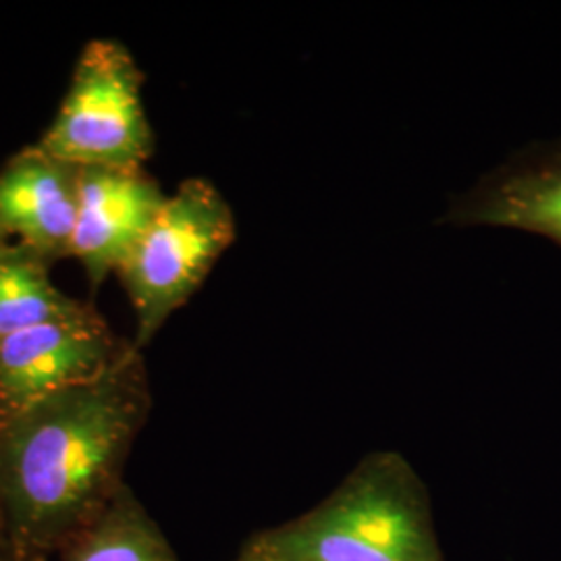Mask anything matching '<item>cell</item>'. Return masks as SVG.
Instances as JSON below:
<instances>
[{"instance_id": "7a4b0ae2", "label": "cell", "mask_w": 561, "mask_h": 561, "mask_svg": "<svg viewBox=\"0 0 561 561\" xmlns=\"http://www.w3.org/2000/svg\"><path fill=\"white\" fill-rule=\"evenodd\" d=\"M280 561H445L426 486L398 451H375L317 507L254 535Z\"/></svg>"}, {"instance_id": "4fadbf2b", "label": "cell", "mask_w": 561, "mask_h": 561, "mask_svg": "<svg viewBox=\"0 0 561 561\" xmlns=\"http://www.w3.org/2000/svg\"><path fill=\"white\" fill-rule=\"evenodd\" d=\"M7 241H11V238H9V233L4 231V227L0 225V245H2V243H7Z\"/></svg>"}, {"instance_id": "9a60e30c", "label": "cell", "mask_w": 561, "mask_h": 561, "mask_svg": "<svg viewBox=\"0 0 561 561\" xmlns=\"http://www.w3.org/2000/svg\"><path fill=\"white\" fill-rule=\"evenodd\" d=\"M0 541H2V539H0Z\"/></svg>"}, {"instance_id": "3957f363", "label": "cell", "mask_w": 561, "mask_h": 561, "mask_svg": "<svg viewBox=\"0 0 561 561\" xmlns=\"http://www.w3.org/2000/svg\"><path fill=\"white\" fill-rule=\"evenodd\" d=\"M238 240V221L221 190L204 178L181 181L117 273L144 352L169 319L194 298Z\"/></svg>"}, {"instance_id": "5b68a950", "label": "cell", "mask_w": 561, "mask_h": 561, "mask_svg": "<svg viewBox=\"0 0 561 561\" xmlns=\"http://www.w3.org/2000/svg\"><path fill=\"white\" fill-rule=\"evenodd\" d=\"M129 347L96 308L0 340V414L94 381Z\"/></svg>"}, {"instance_id": "8992f818", "label": "cell", "mask_w": 561, "mask_h": 561, "mask_svg": "<svg viewBox=\"0 0 561 561\" xmlns=\"http://www.w3.org/2000/svg\"><path fill=\"white\" fill-rule=\"evenodd\" d=\"M164 198L159 181L146 169H81L69 259L83 268L92 291L119 273Z\"/></svg>"}, {"instance_id": "8fae6325", "label": "cell", "mask_w": 561, "mask_h": 561, "mask_svg": "<svg viewBox=\"0 0 561 561\" xmlns=\"http://www.w3.org/2000/svg\"><path fill=\"white\" fill-rule=\"evenodd\" d=\"M238 558H240L241 561H280L277 560L273 553H268L254 537L241 547Z\"/></svg>"}, {"instance_id": "5bb4252c", "label": "cell", "mask_w": 561, "mask_h": 561, "mask_svg": "<svg viewBox=\"0 0 561 561\" xmlns=\"http://www.w3.org/2000/svg\"><path fill=\"white\" fill-rule=\"evenodd\" d=\"M236 561H241V560H240V558H238V560H236Z\"/></svg>"}, {"instance_id": "6da1fadb", "label": "cell", "mask_w": 561, "mask_h": 561, "mask_svg": "<svg viewBox=\"0 0 561 561\" xmlns=\"http://www.w3.org/2000/svg\"><path fill=\"white\" fill-rule=\"evenodd\" d=\"M150 410L131 343L94 381L0 414V539L18 560L55 558L119 493Z\"/></svg>"}, {"instance_id": "30bf717a", "label": "cell", "mask_w": 561, "mask_h": 561, "mask_svg": "<svg viewBox=\"0 0 561 561\" xmlns=\"http://www.w3.org/2000/svg\"><path fill=\"white\" fill-rule=\"evenodd\" d=\"M48 561H180L129 484Z\"/></svg>"}, {"instance_id": "9c48e42d", "label": "cell", "mask_w": 561, "mask_h": 561, "mask_svg": "<svg viewBox=\"0 0 561 561\" xmlns=\"http://www.w3.org/2000/svg\"><path fill=\"white\" fill-rule=\"evenodd\" d=\"M50 266L53 262L25 243L0 245V340L94 310L92 304L62 294L53 283Z\"/></svg>"}, {"instance_id": "52a82bcc", "label": "cell", "mask_w": 561, "mask_h": 561, "mask_svg": "<svg viewBox=\"0 0 561 561\" xmlns=\"http://www.w3.org/2000/svg\"><path fill=\"white\" fill-rule=\"evenodd\" d=\"M451 227L516 229L561 245V140L537 144L449 202Z\"/></svg>"}, {"instance_id": "277c9868", "label": "cell", "mask_w": 561, "mask_h": 561, "mask_svg": "<svg viewBox=\"0 0 561 561\" xmlns=\"http://www.w3.org/2000/svg\"><path fill=\"white\" fill-rule=\"evenodd\" d=\"M141 90L144 71L123 42H88L55 119L36 144L80 169H144L157 138Z\"/></svg>"}, {"instance_id": "ba28073f", "label": "cell", "mask_w": 561, "mask_h": 561, "mask_svg": "<svg viewBox=\"0 0 561 561\" xmlns=\"http://www.w3.org/2000/svg\"><path fill=\"white\" fill-rule=\"evenodd\" d=\"M80 167L34 141L0 169V225L46 261L69 259L80 204Z\"/></svg>"}, {"instance_id": "7c38bea8", "label": "cell", "mask_w": 561, "mask_h": 561, "mask_svg": "<svg viewBox=\"0 0 561 561\" xmlns=\"http://www.w3.org/2000/svg\"><path fill=\"white\" fill-rule=\"evenodd\" d=\"M0 561H20L18 556L4 545V541H0Z\"/></svg>"}]
</instances>
